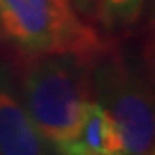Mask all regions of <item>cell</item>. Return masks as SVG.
<instances>
[{
	"label": "cell",
	"mask_w": 155,
	"mask_h": 155,
	"mask_svg": "<svg viewBox=\"0 0 155 155\" xmlns=\"http://www.w3.org/2000/svg\"><path fill=\"white\" fill-rule=\"evenodd\" d=\"M144 8V0H97L95 17L107 30H121L135 25Z\"/></svg>",
	"instance_id": "obj_6"
},
{
	"label": "cell",
	"mask_w": 155,
	"mask_h": 155,
	"mask_svg": "<svg viewBox=\"0 0 155 155\" xmlns=\"http://www.w3.org/2000/svg\"><path fill=\"white\" fill-rule=\"evenodd\" d=\"M73 4L77 8L84 19L88 17H95V12H97V0H73Z\"/></svg>",
	"instance_id": "obj_7"
},
{
	"label": "cell",
	"mask_w": 155,
	"mask_h": 155,
	"mask_svg": "<svg viewBox=\"0 0 155 155\" xmlns=\"http://www.w3.org/2000/svg\"><path fill=\"white\" fill-rule=\"evenodd\" d=\"M21 101L51 148L68 140L92 101L86 60L73 54L32 56L21 81Z\"/></svg>",
	"instance_id": "obj_1"
},
{
	"label": "cell",
	"mask_w": 155,
	"mask_h": 155,
	"mask_svg": "<svg viewBox=\"0 0 155 155\" xmlns=\"http://www.w3.org/2000/svg\"><path fill=\"white\" fill-rule=\"evenodd\" d=\"M92 99L120 131L127 155H153L155 116L146 82L121 60H105L90 75Z\"/></svg>",
	"instance_id": "obj_3"
},
{
	"label": "cell",
	"mask_w": 155,
	"mask_h": 155,
	"mask_svg": "<svg viewBox=\"0 0 155 155\" xmlns=\"http://www.w3.org/2000/svg\"><path fill=\"white\" fill-rule=\"evenodd\" d=\"M0 155H49V144L30 120L4 65H0Z\"/></svg>",
	"instance_id": "obj_4"
},
{
	"label": "cell",
	"mask_w": 155,
	"mask_h": 155,
	"mask_svg": "<svg viewBox=\"0 0 155 155\" xmlns=\"http://www.w3.org/2000/svg\"><path fill=\"white\" fill-rule=\"evenodd\" d=\"M52 150L58 155H127L112 118L94 99L88 103L77 131Z\"/></svg>",
	"instance_id": "obj_5"
},
{
	"label": "cell",
	"mask_w": 155,
	"mask_h": 155,
	"mask_svg": "<svg viewBox=\"0 0 155 155\" xmlns=\"http://www.w3.org/2000/svg\"><path fill=\"white\" fill-rule=\"evenodd\" d=\"M0 34L28 56L97 58L105 45L73 0H0Z\"/></svg>",
	"instance_id": "obj_2"
}]
</instances>
